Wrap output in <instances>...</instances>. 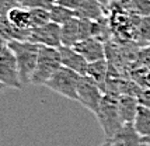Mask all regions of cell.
Masks as SVG:
<instances>
[{
  "mask_svg": "<svg viewBox=\"0 0 150 146\" xmlns=\"http://www.w3.org/2000/svg\"><path fill=\"white\" fill-rule=\"evenodd\" d=\"M7 45L16 55L23 86L31 84V80L38 63L39 45L31 41H10L7 42Z\"/></svg>",
  "mask_w": 150,
  "mask_h": 146,
  "instance_id": "6da1fadb",
  "label": "cell"
},
{
  "mask_svg": "<svg viewBox=\"0 0 150 146\" xmlns=\"http://www.w3.org/2000/svg\"><path fill=\"white\" fill-rule=\"evenodd\" d=\"M96 117H97L98 124L105 135V140L111 139L124 126L122 118L119 115V108H118V96L105 93Z\"/></svg>",
  "mask_w": 150,
  "mask_h": 146,
  "instance_id": "7a4b0ae2",
  "label": "cell"
},
{
  "mask_svg": "<svg viewBox=\"0 0 150 146\" xmlns=\"http://www.w3.org/2000/svg\"><path fill=\"white\" fill-rule=\"evenodd\" d=\"M62 66L59 48H51L45 45H39V55L37 69L33 76L31 84L45 86V83L52 77L58 69Z\"/></svg>",
  "mask_w": 150,
  "mask_h": 146,
  "instance_id": "3957f363",
  "label": "cell"
},
{
  "mask_svg": "<svg viewBox=\"0 0 150 146\" xmlns=\"http://www.w3.org/2000/svg\"><path fill=\"white\" fill-rule=\"evenodd\" d=\"M80 74L69 67L60 66L58 72L45 83V86L59 96L69 100L77 101V87L80 82Z\"/></svg>",
  "mask_w": 150,
  "mask_h": 146,
  "instance_id": "277c9868",
  "label": "cell"
},
{
  "mask_svg": "<svg viewBox=\"0 0 150 146\" xmlns=\"http://www.w3.org/2000/svg\"><path fill=\"white\" fill-rule=\"evenodd\" d=\"M0 83L3 87H11L16 90L23 89L16 55L4 41H1L0 47Z\"/></svg>",
  "mask_w": 150,
  "mask_h": 146,
  "instance_id": "5b68a950",
  "label": "cell"
},
{
  "mask_svg": "<svg viewBox=\"0 0 150 146\" xmlns=\"http://www.w3.org/2000/svg\"><path fill=\"white\" fill-rule=\"evenodd\" d=\"M104 94L105 93L101 90V87L91 77H88V76L80 77L77 87V101L94 115L97 114L98 108H100V104L104 99Z\"/></svg>",
  "mask_w": 150,
  "mask_h": 146,
  "instance_id": "8992f818",
  "label": "cell"
},
{
  "mask_svg": "<svg viewBox=\"0 0 150 146\" xmlns=\"http://www.w3.org/2000/svg\"><path fill=\"white\" fill-rule=\"evenodd\" d=\"M30 41L38 45H45L51 48L62 47V35H60V26L56 23H48L45 26L35 27L31 30Z\"/></svg>",
  "mask_w": 150,
  "mask_h": 146,
  "instance_id": "52a82bcc",
  "label": "cell"
},
{
  "mask_svg": "<svg viewBox=\"0 0 150 146\" xmlns=\"http://www.w3.org/2000/svg\"><path fill=\"white\" fill-rule=\"evenodd\" d=\"M74 49L77 51L81 56H84L88 63L97 62V60L107 59V52H105V42L97 40L94 37H90L87 40H83L74 45Z\"/></svg>",
  "mask_w": 150,
  "mask_h": 146,
  "instance_id": "ba28073f",
  "label": "cell"
},
{
  "mask_svg": "<svg viewBox=\"0 0 150 146\" xmlns=\"http://www.w3.org/2000/svg\"><path fill=\"white\" fill-rule=\"evenodd\" d=\"M59 53H60V63H62V66L72 69L76 73H79L80 76H86L87 67H88V62L74 48L62 45L59 48Z\"/></svg>",
  "mask_w": 150,
  "mask_h": 146,
  "instance_id": "9c48e42d",
  "label": "cell"
},
{
  "mask_svg": "<svg viewBox=\"0 0 150 146\" xmlns=\"http://www.w3.org/2000/svg\"><path fill=\"white\" fill-rule=\"evenodd\" d=\"M107 142H108V146H142L143 145L142 136L135 129L133 122L124 124V126Z\"/></svg>",
  "mask_w": 150,
  "mask_h": 146,
  "instance_id": "30bf717a",
  "label": "cell"
},
{
  "mask_svg": "<svg viewBox=\"0 0 150 146\" xmlns=\"http://www.w3.org/2000/svg\"><path fill=\"white\" fill-rule=\"evenodd\" d=\"M31 30H21L13 26L6 16L0 17V37L1 41L10 42V41H30Z\"/></svg>",
  "mask_w": 150,
  "mask_h": 146,
  "instance_id": "8fae6325",
  "label": "cell"
},
{
  "mask_svg": "<svg viewBox=\"0 0 150 146\" xmlns=\"http://www.w3.org/2000/svg\"><path fill=\"white\" fill-rule=\"evenodd\" d=\"M60 35H62V45L65 47H74L81 41V20L74 17L66 24L60 26Z\"/></svg>",
  "mask_w": 150,
  "mask_h": 146,
  "instance_id": "7c38bea8",
  "label": "cell"
},
{
  "mask_svg": "<svg viewBox=\"0 0 150 146\" xmlns=\"http://www.w3.org/2000/svg\"><path fill=\"white\" fill-rule=\"evenodd\" d=\"M118 108H119V115H121L124 124L133 122L135 117H136L137 108H139L137 97L128 96V94L118 96Z\"/></svg>",
  "mask_w": 150,
  "mask_h": 146,
  "instance_id": "4fadbf2b",
  "label": "cell"
},
{
  "mask_svg": "<svg viewBox=\"0 0 150 146\" xmlns=\"http://www.w3.org/2000/svg\"><path fill=\"white\" fill-rule=\"evenodd\" d=\"M108 70H110V65L107 59L97 60V62H91L88 63L87 67V73L86 76L91 77L98 86L101 87L103 91H107V80H108Z\"/></svg>",
  "mask_w": 150,
  "mask_h": 146,
  "instance_id": "5bb4252c",
  "label": "cell"
},
{
  "mask_svg": "<svg viewBox=\"0 0 150 146\" xmlns=\"http://www.w3.org/2000/svg\"><path fill=\"white\" fill-rule=\"evenodd\" d=\"M74 13H76V17H79V18L96 21L100 20L101 17H104L105 10L98 0H83L80 7Z\"/></svg>",
  "mask_w": 150,
  "mask_h": 146,
  "instance_id": "9a60e30c",
  "label": "cell"
},
{
  "mask_svg": "<svg viewBox=\"0 0 150 146\" xmlns=\"http://www.w3.org/2000/svg\"><path fill=\"white\" fill-rule=\"evenodd\" d=\"M8 21L21 30H33V21H31V13L30 9H25L23 6L14 7L6 14Z\"/></svg>",
  "mask_w": 150,
  "mask_h": 146,
  "instance_id": "2e32d148",
  "label": "cell"
},
{
  "mask_svg": "<svg viewBox=\"0 0 150 146\" xmlns=\"http://www.w3.org/2000/svg\"><path fill=\"white\" fill-rule=\"evenodd\" d=\"M133 126L142 138L150 136V108L139 106L136 117L133 120Z\"/></svg>",
  "mask_w": 150,
  "mask_h": 146,
  "instance_id": "e0dca14e",
  "label": "cell"
},
{
  "mask_svg": "<svg viewBox=\"0 0 150 146\" xmlns=\"http://www.w3.org/2000/svg\"><path fill=\"white\" fill-rule=\"evenodd\" d=\"M49 13H51V21L56 23L59 26H63L67 21H70L72 18L76 17V13L73 10H69L63 6H59V4H55L49 10Z\"/></svg>",
  "mask_w": 150,
  "mask_h": 146,
  "instance_id": "ac0fdd59",
  "label": "cell"
},
{
  "mask_svg": "<svg viewBox=\"0 0 150 146\" xmlns=\"http://www.w3.org/2000/svg\"><path fill=\"white\" fill-rule=\"evenodd\" d=\"M135 42L139 47H143L146 44L150 45V16L149 17H140Z\"/></svg>",
  "mask_w": 150,
  "mask_h": 146,
  "instance_id": "d6986e66",
  "label": "cell"
},
{
  "mask_svg": "<svg viewBox=\"0 0 150 146\" xmlns=\"http://www.w3.org/2000/svg\"><path fill=\"white\" fill-rule=\"evenodd\" d=\"M30 13H31L33 28L45 26L48 23H51V13H49V10H45V9H30Z\"/></svg>",
  "mask_w": 150,
  "mask_h": 146,
  "instance_id": "ffe728a7",
  "label": "cell"
},
{
  "mask_svg": "<svg viewBox=\"0 0 150 146\" xmlns=\"http://www.w3.org/2000/svg\"><path fill=\"white\" fill-rule=\"evenodd\" d=\"M131 13L139 17H149L150 0H131Z\"/></svg>",
  "mask_w": 150,
  "mask_h": 146,
  "instance_id": "44dd1931",
  "label": "cell"
},
{
  "mask_svg": "<svg viewBox=\"0 0 150 146\" xmlns=\"http://www.w3.org/2000/svg\"><path fill=\"white\" fill-rule=\"evenodd\" d=\"M147 67L150 69V45H146V48H142L137 52V58L133 63V67Z\"/></svg>",
  "mask_w": 150,
  "mask_h": 146,
  "instance_id": "7402d4cb",
  "label": "cell"
},
{
  "mask_svg": "<svg viewBox=\"0 0 150 146\" xmlns=\"http://www.w3.org/2000/svg\"><path fill=\"white\" fill-rule=\"evenodd\" d=\"M55 4H56V0H28V1H25L23 4V7H25V9H45V10H51Z\"/></svg>",
  "mask_w": 150,
  "mask_h": 146,
  "instance_id": "603a6c76",
  "label": "cell"
},
{
  "mask_svg": "<svg viewBox=\"0 0 150 146\" xmlns=\"http://www.w3.org/2000/svg\"><path fill=\"white\" fill-rule=\"evenodd\" d=\"M18 6H20L18 0H0V14L1 16H6L11 9L18 7Z\"/></svg>",
  "mask_w": 150,
  "mask_h": 146,
  "instance_id": "cb8c5ba5",
  "label": "cell"
},
{
  "mask_svg": "<svg viewBox=\"0 0 150 146\" xmlns=\"http://www.w3.org/2000/svg\"><path fill=\"white\" fill-rule=\"evenodd\" d=\"M81 1H83V0H56V4L63 6V7H66V9H69V10L76 11L79 7H80Z\"/></svg>",
  "mask_w": 150,
  "mask_h": 146,
  "instance_id": "d4e9b609",
  "label": "cell"
},
{
  "mask_svg": "<svg viewBox=\"0 0 150 146\" xmlns=\"http://www.w3.org/2000/svg\"><path fill=\"white\" fill-rule=\"evenodd\" d=\"M139 106H143L150 108V89H142V91L137 96Z\"/></svg>",
  "mask_w": 150,
  "mask_h": 146,
  "instance_id": "484cf974",
  "label": "cell"
},
{
  "mask_svg": "<svg viewBox=\"0 0 150 146\" xmlns=\"http://www.w3.org/2000/svg\"><path fill=\"white\" fill-rule=\"evenodd\" d=\"M114 53L118 56V59H119V62H121V65H124V58H121V51H114ZM107 62H108V60H107ZM108 65H110V66H117V59L110 60Z\"/></svg>",
  "mask_w": 150,
  "mask_h": 146,
  "instance_id": "4316f807",
  "label": "cell"
},
{
  "mask_svg": "<svg viewBox=\"0 0 150 146\" xmlns=\"http://www.w3.org/2000/svg\"><path fill=\"white\" fill-rule=\"evenodd\" d=\"M142 142L146 143V145H150V136H147V138H142Z\"/></svg>",
  "mask_w": 150,
  "mask_h": 146,
  "instance_id": "83f0119b",
  "label": "cell"
},
{
  "mask_svg": "<svg viewBox=\"0 0 150 146\" xmlns=\"http://www.w3.org/2000/svg\"><path fill=\"white\" fill-rule=\"evenodd\" d=\"M98 146H108V142H107V140H105L104 143H101V145H98Z\"/></svg>",
  "mask_w": 150,
  "mask_h": 146,
  "instance_id": "f1b7e54d",
  "label": "cell"
},
{
  "mask_svg": "<svg viewBox=\"0 0 150 146\" xmlns=\"http://www.w3.org/2000/svg\"><path fill=\"white\" fill-rule=\"evenodd\" d=\"M142 146H150V145H146V143H143V145H142Z\"/></svg>",
  "mask_w": 150,
  "mask_h": 146,
  "instance_id": "f546056e",
  "label": "cell"
}]
</instances>
